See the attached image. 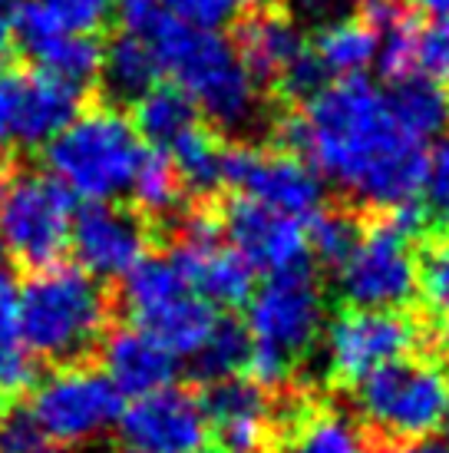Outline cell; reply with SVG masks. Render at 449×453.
Wrapping results in <instances>:
<instances>
[{
    "instance_id": "cell-1",
    "label": "cell",
    "mask_w": 449,
    "mask_h": 453,
    "mask_svg": "<svg viewBox=\"0 0 449 453\" xmlns=\"http://www.w3.org/2000/svg\"><path fill=\"white\" fill-rule=\"evenodd\" d=\"M278 142L370 209L387 212L423 196L430 146L403 129L387 89L363 76L314 89L298 113L278 123Z\"/></svg>"
},
{
    "instance_id": "cell-2",
    "label": "cell",
    "mask_w": 449,
    "mask_h": 453,
    "mask_svg": "<svg viewBox=\"0 0 449 453\" xmlns=\"http://www.w3.org/2000/svg\"><path fill=\"white\" fill-rule=\"evenodd\" d=\"M126 34L146 40L172 83L195 103L215 129L241 133L258 116V83L241 53L218 30H195L175 20L156 0H119Z\"/></svg>"
},
{
    "instance_id": "cell-3",
    "label": "cell",
    "mask_w": 449,
    "mask_h": 453,
    "mask_svg": "<svg viewBox=\"0 0 449 453\" xmlns=\"http://www.w3.org/2000/svg\"><path fill=\"white\" fill-rule=\"evenodd\" d=\"M112 325V298L80 265L30 268L17 281V331L27 351L53 365L89 361Z\"/></svg>"
},
{
    "instance_id": "cell-4",
    "label": "cell",
    "mask_w": 449,
    "mask_h": 453,
    "mask_svg": "<svg viewBox=\"0 0 449 453\" xmlns=\"http://www.w3.org/2000/svg\"><path fill=\"white\" fill-rule=\"evenodd\" d=\"M245 331L251 338L248 371L264 390L285 388L294 367L314 351L324 334V291L314 278L311 265L287 268L264 278L262 288L251 291Z\"/></svg>"
},
{
    "instance_id": "cell-5",
    "label": "cell",
    "mask_w": 449,
    "mask_h": 453,
    "mask_svg": "<svg viewBox=\"0 0 449 453\" xmlns=\"http://www.w3.org/2000/svg\"><path fill=\"white\" fill-rule=\"evenodd\" d=\"M142 139L133 119L116 106H96L80 113L43 146L53 179H60L73 199L116 202L129 192L142 159Z\"/></svg>"
},
{
    "instance_id": "cell-6",
    "label": "cell",
    "mask_w": 449,
    "mask_h": 453,
    "mask_svg": "<svg viewBox=\"0 0 449 453\" xmlns=\"http://www.w3.org/2000/svg\"><path fill=\"white\" fill-rule=\"evenodd\" d=\"M119 302L129 321L172 354L192 357L215 325V308L186 285L169 255H142L123 275Z\"/></svg>"
},
{
    "instance_id": "cell-7",
    "label": "cell",
    "mask_w": 449,
    "mask_h": 453,
    "mask_svg": "<svg viewBox=\"0 0 449 453\" xmlns=\"http://www.w3.org/2000/svg\"><path fill=\"white\" fill-rule=\"evenodd\" d=\"M449 378L420 357H397L357 380V411L363 424L387 441L426 437L443 420Z\"/></svg>"
},
{
    "instance_id": "cell-8",
    "label": "cell",
    "mask_w": 449,
    "mask_h": 453,
    "mask_svg": "<svg viewBox=\"0 0 449 453\" xmlns=\"http://www.w3.org/2000/svg\"><path fill=\"white\" fill-rule=\"evenodd\" d=\"M73 196L47 173H13L0 186V242L24 268L60 262L70 249Z\"/></svg>"
},
{
    "instance_id": "cell-9",
    "label": "cell",
    "mask_w": 449,
    "mask_h": 453,
    "mask_svg": "<svg viewBox=\"0 0 449 453\" xmlns=\"http://www.w3.org/2000/svg\"><path fill=\"white\" fill-rule=\"evenodd\" d=\"M413 242L390 215H380L334 268L340 298L350 308H407L420 291V255Z\"/></svg>"
},
{
    "instance_id": "cell-10",
    "label": "cell",
    "mask_w": 449,
    "mask_h": 453,
    "mask_svg": "<svg viewBox=\"0 0 449 453\" xmlns=\"http://www.w3.org/2000/svg\"><path fill=\"white\" fill-rule=\"evenodd\" d=\"M238 53L258 87H271L287 103H304L327 83L298 24L278 11H255L238 20Z\"/></svg>"
},
{
    "instance_id": "cell-11",
    "label": "cell",
    "mask_w": 449,
    "mask_h": 453,
    "mask_svg": "<svg viewBox=\"0 0 449 453\" xmlns=\"http://www.w3.org/2000/svg\"><path fill=\"white\" fill-rule=\"evenodd\" d=\"M30 407L53 443L76 447L116 424L123 411V394L112 388L103 371L80 361L57 365L50 378L37 384Z\"/></svg>"
},
{
    "instance_id": "cell-12",
    "label": "cell",
    "mask_w": 449,
    "mask_h": 453,
    "mask_svg": "<svg viewBox=\"0 0 449 453\" xmlns=\"http://www.w3.org/2000/svg\"><path fill=\"white\" fill-rule=\"evenodd\" d=\"M222 182H228L238 196L301 222L324 209L327 196L324 179L314 173V165L287 150L268 152L255 146H232L222 159Z\"/></svg>"
},
{
    "instance_id": "cell-13",
    "label": "cell",
    "mask_w": 449,
    "mask_h": 453,
    "mask_svg": "<svg viewBox=\"0 0 449 453\" xmlns=\"http://www.w3.org/2000/svg\"><path fill=\"white\" fill-rule=\"evenodd\" d=\"M416 344V325L400 311L347 308L324 325L327 374L340 384H357L370 371L407 357Z\"/></svg>"
},
{
    "instance_id": "cell-14",
    "label": "cell",
    "mask_w": 449,
    "mask_h": 453,
    "mask_svg": "<svg viewBox=\"0 0 449 453\" xmlns=\"http://www.w3.org/2000/svg\"><path fill=\"white\" fill-rule=\"evenodd\" d=\"M209 441L202 401L186 388H159L133 397L116 417L119 453H195Z\"/></svg>"
},
{
    "instance_id": "cell-15",
    "label": "cell",
    "mask_w": 449,
    "mask_h": 453,
    "mask_svg": "<svg viewBox=\"0 0 449 453\" xmlns=\"http://www.w3.org/2000/svg\"><path fill=\"white\" fill-rule=\"evenodd\" d=\"M80 89L40 73H0V146H47L76 113Z\"/></svg>"
},
{
    "instance_id": "cell-16",
    "label": "cell",
    "mask_w": 449,
    "mask_h": 453,
    "mask_svg": "<svg viewBox=\"0 0 449 453\" xmlns=\"http://www.w3.org/2000/svg\"><path fill=\"white\" fill-rule=\"evenodd\" d=\"M70 249L87 275L100 281L123 278L149 249L146 215L116 202H87L80 212H73Z\"/></svg>"
},
{
    "instance_id": "cell-17",
    "label": "cell",
    "mask_w": 449,
    "mask_h": 453,
    "mask_svg": "<svg viewBox=\"0 0 449 453\" xmlns=\"http://www.w3.org/2000/svg\"><path fill=\"white\" fill-rule=\"evenodd\" d=\"M222 232L224 239L232 242V249L255 272L275 275V272L311 265L304 222L291 219V215L271 212L255 199L238 196L228 202L222 212Z\"/></svg>"
},
{
    "instance_id": "cell-18",
    "label": "cell",
    "mask_w": 449,
    "mask_h": 453,
    "mask_svg": "<svg viewBox=\"0 0 449 453\" xmlns=\"http://www.w3.org/2000/svg\"><path fill=\"white\" fill-rule=\"evenodd\" d=\"M205 411V424L218 437V447L228 453H262L271 441V397L262 384L245 374H232L222 380H209L199 397Z\"/></svg>"
},
{
    "instance_id": "cell-19",
    "label": "cell",
    "mask_w": 449,
    "mask_h": 453,
    "mask_svg": "<svg viewBox=\"0 0 449 453\" xmlns=\"http://www.w3.org/2000/svg\"><path fill=\"white\" fill-rule=\"evenodd\" d=\"M96 351L103 374L123 397H142L169 388L179 374V354H172L163 341L136 325L110 327Z\"/></svg>"
},
{
    "instance_id": "cell-20",
    "label": "cell",
    "mask_w": 449,
    "mask_h": 453,
    "mask_svg": "<svg viewBox=\"0 0 449 453\" xmlns=\"http://www.w3.org/2000/svg\"><path fill=\"white\" fill-rule=\"evenodd\" d=\"M169 262L186 278V285L212 308H241L255 291V268L235 249H224L222 242L192 245L175 242L169 249Z\"/></svg>"
},
{
    "instance_id": "cell-21",
    "label": "cell",
    "mask_w": 449,
    "mask_h": 453,
    "mask_svg": "<svg viewBox=\"0 0 449 453\" xmlns=\"http://www.w3.org/2000/svg\"><path fill=\"white\" fill-rule=\"evenodd\" d=\"M308 47L327 76H363L374 66L377 34L361 17H334L321 24Z\"/></svg>"
},
{
    "instance_id": "cell-22",
    "label": "cell",
    "mask_w": 449,
    "mask_h": 453,
    "mask_svg": "<svg viewBox=\"0 0 449 453\" xmlns=\"http://www.w3.org/2000/svg\"><path fill=\"white\" fill-rule=\"evenodd\" d=\"M27 57L37 64L40 73L60 80L73 89H89L100 80L103 47L93 40V34H73V30H57L50 37L34 43Z\"/></svg>"
},
{
    "instance_id": "cell-23",
    "label": "cell",
    "mask_w": 449,
    "mask_h": 453,
    "mask_svg": "<svg viewBox=\"0 0 449 453\" xmlns=\"http://www.w3.org/2000/svg\"><path fill=\"white\" fill-rule=\"evenodd\" d=\"M100 76L106 83V93H110L112 103H133L149 93L159 76H163V66L156 60V53L146 40L133 37V34H119L112 37V43L103 50V66Z\"/></svg>"
},
{
    "instance_id": "cell-24",
    "label": "cell",
    "mask_w": 449,
    "mask_h": 453,
    "mask_svg": "<svg viewBox=\"0 0 449 453\" xmlns=\"http://www.w3.org/2000/svg\"><path fill=\"white\" fill-rule=\"evenodd\" d=\"M387 96L403 129L426 146L449 129V89L437 80L413 73L400 83H390Z\"/></svg>"
},
{
    "instance_id": "cell-25",
    "label": "cell",
    "mask_w": 449,
    "mask_h": 453,
    "mask_svg": "<svg viewBox=\"0 0 449 453\" xmlns=\"http://www.w3.org/2000/svg\"><path fill=\"white\" fill-rule=\"evenodd\" d=\"M133 106H136L133 127H136L139 139H146L152 150H169L175 139L202 119L195 103L175 83H156Z\"/></svg>"
},
{
    "instance_id": "cell-26",
    "label": "cell",
    "mask_w": 449,
    "mask_h": 453,
    "mask_svg": "<svg viewBox=\"0 0 449 453\" xmlns=\"http://www.w3.org/2000/svg\"><path fill=\"white\" fill-rule=\"evenodd\" d=\"M281 453H370L363 427L344 411H308L287 430Z\"/></svg>"
},
{
    "instance_id": "cell-27",
    "label": "cell",
    "mask_w": 449,
    "mask_h": 453,
    "mask_svg": "<svg viewBox=\"0 0 449 453\" xmlns=\"http://www.w3.org/2000/svg\"><path fill=\"white\" fill-rule=\"evenodd\" d=\"M37 384V357L17 331V281L0 268V397H17Z\"/></svg>"
},
{
    "instance_id": "cell-28",
    "label": "cell",
    "mask_w": 449,
    "mask_h": 453,
    "mask_svg": "<svg viewBox=\"0 0 449 453\" xmlns=\"http://www.w3.org/2000/svg\"><path fill=\"white\" fill-rule=\"evenodd\" d=\"M169 159H172L179 182L186 192L195 196H209L222 186V159L224 150L218 136L212 129H205L202 123H195L192 129H186L182 136L169 146Z\"/></svg>"
},
{
    "instance_id": "cell-29",
    "label": "cell",
    "mask_w": 449,
    "mask_h": 453,
    "mask_svg": "<svg viewBox=\"0 0 449 453\" xmlns=\"http://www.w3.org/2000/svg\"><path fill=\"white\" fill-rule=\"evenodd\" d=\"M129 192L136 199V212L146 215V219L179 215V205H182V196H186L182 182H179V173H175V165L165 150L142 152V159L136 165V176L129 182Z\"/></svg>"
},
{
    "instance_id": "cell-30",
    "label": "cell",
    "mask_w": 449,
    "mask_h": 453,
    "mask_svg": "<svg viewBox=\"0 0 449 453\" xmlns=\"http://www.w3.org/2000/svg\"><path fill=\"white\" fill-rule=\"evenodd\" d=\"M251 338L241 321L232 318H215L212 331L205 334L199 351L192 354V365L205 384L209 380H222L232 374H241V367L248 365Z\"/></svg>"
},
{
    "instance_id": "cell-31",
    "label": "cell",
    "mask_w": 449,
    "mask_h": 453,
    "mask_svg": "<svg viewBox=\"0 0 449 453\" xmlns=\"http://www.w3.org/2000/svg\"><path fill=\"white\" fill-rule=\"evenodd\" d=\"M308 232V252L321 265H337L350 255V249L357 245L363 226L350 212H337V209H317V212L304 222Z\"/></svg>"
},
{
    "instance_id": "cell-32",
    "label": "cell",
    "mask_w": 449,
    "mask_h": 453,
    "mask_svg": "<svg viewBox=\"0 0 449 453\" xmlns=\"http://www.w3.org/2000/svg\"><path fill=\"white\" fill-rule=\"evenodd\" d=\"M416 40H420V24L410 13L393 27H387L384 34H377L374 66L387 83H400V80H407L420 70L416 66Z\"/></svg>"
},
{
    "instance_id": "cell-33",
    "label": "cell",
    "mask_w": 449,
    "mask_h": 453,
    "mask_svg": "<svg viewBox=\"0 0 449 453\" xmlns=\"http://www.w3.org/2000/svg\"><path fill=\"white\" fill-rule=\"evenodd\" d=\"M0 453H53V441L27 401L0 403Z\"/></svg>"
},
{
    "instance_id": "cell-34",
    "label": "cell",
    "mask_w": 449,
    "mask_h": 453,
    "mask_svg": "<svg viewBox=\"0 0 449 453\" xmlns=\"http://www.w3.org/2000/svg\"><path fill=\"white\" fill-rule=\"evenodd\" d=\"M156 4L186 27L218 30V34L235 27L251 7V0H156Z\"/></svg>"
},
{
    "instance_id": "cell-35",
    "label": "cell",
    "mask_w": 449,
    "mask_h": 453,
    "mask_svg": "<svg viewBox=\"0 0 449 453\" xmlns=\"http://www.w3.org/2000/svg\"><path fill=\"white\" fill-rule=\"evenodd\" d=\"M420 291L430 311L449 325V235L430 245L420 258Z\"/></svg>"
},
{
    "instance_id": "cell-36",
    "label": "cell",
    "mask_w": 449,
    "mask_h": 453,
    "mask_svg": "<svg viewBox=\"0 0 449 453\" xmlns=\"http://www.w3.org/2000/svg\"><path fill=\"white\" fill-rule=\"evenodd\" d=\"M40 4L47 7V13L63 30L93 34L110 20V13L116 11L119 0H40Z\"/></svg>"
},
{
    "instance_id": "cell-37",
    "label": "cell",
    "mask_w": 449,
    "mask_h": 453,
    "mask_svg": "<svg viewBox=\"0 0 449 453\" xmlns=\"http://www.w3.org/2000/svg\"><path fill=\"white\" fill-rule=\"evenodd\" d=\"M416 66H420L430 80L449 87V17L433 20L430 27H420Z\"/></svg>"
},
{
    "instance_id": "cell-38",
    "label": "cell",
    "mask_w": 449,
    "mask_h": 453,
    "mask_svg": "<svg viewBox=\"0 0 449 453\" xmlns=\"http://www.w3.org/2000/svg\"><path fill=\"white\" fill-rule=\"evenodd\" d=\"M420 199H423L430 219L449 228V146L446 142L437 150V156H430V169H426L423 196H420Z\"/></svg>"
},
{
    "instance_id": "cell-39",
    "label": "cell",
    "mask_w": 449,
    "mask_h": 453,
    "mask_svg": "<svg viewBox=\"0 0 449 453\" xmlns=\"http://www.w3.org/2000/svg\"><path fill=\"white\" fill-rule=\"evenodd\" d=\"M354 11L374 34H384L387 27H393L397 20H403L410 13L407 11V0H357Z\"/></svg>"
},
{
    "instance_id": "cell-40",
    "label": "cell",
    "mask_w": 449,
    "mask_h": 453,
    "mask_svg": "<svg viewBox=\"0 0 449 453\" xmlns=\"http://www.w3.org/2000/svg\"><path fill=\"white\" fill-rule=\"evenodd\" d=\"M294 17L314 20V24H324L334 17H347V11L357 7V0H285Z\"/></svg>"
},
{
    "instance_id": "cell-41",
    "label": "cell",
    "mask_w": 449,
    "mask_h": 453,
    "mask_svg": "<svg viewBox=\"0 0 449 453\" xmlns=\"http://www.w3.org/2000/svg\"><path fill=\"white\" fill-rule=\"evenodd\" d=\"M377 453H449L446 437H410V441H387Z\"/></svg>"
},
{
    "instance_id": "cell-42",
    "label": "cell",
    "mask_w": 449,
    "mask_h": 453,
    "mask_svg": "<svg viewBox=\"0 0 449 453\" xmlns=\"http://www.w3.org/2000/svg\"><path fill=\"white\" fill-rule=\"evenodd\" d=\"M407 4H413L416 11L430 13L433 20H443V17H449V0H407Z\"/></svg>"
},
{
    "instance_id": "cell-43",
    "label": "cell",
    "mask_w": 449,
    "mask_h": 453,
    "mask_svg": "<svg viewBox=\"0 0 449 453\" xmlns=\"http://www.w3.org/2000/svg\"><path fill=\"white\" fill-rule=\"evenodd\" d=\"M7 60H11V37H7V30H0V73H4Z\"/></svg>"
},
{
    "instance_id": "cell-44",
    "label": "cell",
    "mask_w": 449,
    "mask_h": 453,
    "mask_svg": "<svg viewBox=\"0 0 449 453\" xmlns=\"http://www.w3.org/2000/svg\"><path fill=\"white\" fill-rule=\"evenodd\" d=\"M439 427L446 430V441H449V384H446V403H443V420H439Z\"/></svg>"
},
{
    "instance_id": "cell-45",
    "label": "cell",
    "mask_w": 449,
    "mask_h": 453,
    "mask_svg": "<svg viewBox=\"0 0 449 453\" xmlns=\"http://www.w3.org/2000/svg\"><path fill=\"white\" fill-rule=\"evenodd\" d=\"M195 453H228V450H222V447H202V450H195Z\"/></svg>"
},
{
    "instance_id": "cell-46",
    "label": "cell",
    "mask_w": 449,
    "mask_h": 453,
    "mask_svg": "<svg viewBox=\"0 0 449 453\" xmlns=\"http://www.w3.org/2000/svg\"><path fill=\"white\" fill-rule=\"evenodd\" d=\"M0 268H7V252H4V242H0Z\"/></svg>"
},
{
    "instance_id": "cell-47",
    "label": "cell",
    "mask_w": 449,
    "mask_h": 453,
    "mask_svg": "<svg viewBox=\"0 0 449 453\" xmlns=\"http://www.w3.org/2000/svg\"><path fill=\"white\" fill-rule=\"evenodd\" d=\"M11 4H13V0H0V13L7 11V7H11Z\"/></svg>"
},
{
    "instance_id": "cell-48",
    "label": "cell",
    "mask_w": 449,
    "mask_h": 453,
    "mask_svg": "<svg viewBox=\"0 0 449 453\" xmlns=\"http://www.w3.org/2000/svg\"><path fill=\"white\" fill-rule=\"evenodd\" d=\"M446 146H449V139H446Z\"/></svg>"
},
{
    "instance_id": "cell-49",
    "label": "cell",
    "mask_w": 449,
    "mask_h": 453,
    "mask_svg": "<svg viewBox=\"0 0 449 453\" xmlns=\"http://www.w3.org/2000/svg\"><path fill=\"white\" fill-rule=\"evenodd\" d=\"M0 403H4V401H0Z\"/></svg>"
}]
</instances>
